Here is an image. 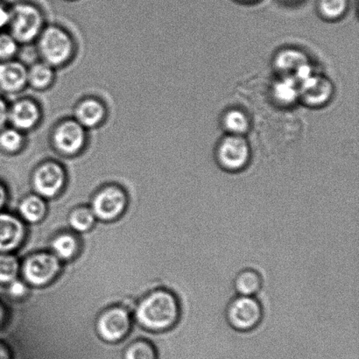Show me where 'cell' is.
Here are the masks:
<instances>
[{
  "mask_svg": "<svg viewBox=\"0 0 359 359\" xmlns=\"http://www.w3.org/2000/svg\"><path fill=\"white\" fill-rule=\"evenodd\" d=\"M182 318V304L177 294L159 288L144 298L135 311L137 322L151 332H170Z\"/></svg>",
  "mask_w": 359,
  "mask_h": 359,
  "instance_id": "obj_1",
  "label": "cell"
},
{
  "mask_svg": "<svg viewBox=\"0 0 359 359\" xmlns=\"http://www.w3.org/2000/svg\"><path fill=\"white\" fill-rule=\"evenodd\" d=\"M76 43L68 30L57 24L45 27L37 39V48L42 62L53 68H61L72 61Z\"/></svg>",
  "mask_w": 359,
  "mask_h": 359,
  "instance_id": "obj_2",
  "label": "cell"
},
{
  "mask_svg": "<svg viewBox=\"0 0 359 359\" xmlns=\"http://www.w3.org/2000/svg\"><path fill=\"white\" fill-rule=\"evenodd\" d=\"M10 6V34L19 44L36 41L45 27L46 17L40 7L28 1H18Z\"/></svg>",
  "mask_w": 359,
  "mask_h": 359,
  "instance_id": "obj_3",
  "label": "cell"
},
{
  "mask_svg": "<svg viewBox=\"0 0 359 359\" xmlns=\"http://www.w3.org/2000/svg\"><path fill=\"white\" fill-rule=\"evenodd\" d=\"M225 320L232 330L238 332H251L262 323L264 309L256 297L237 295L228 302Z\"/></svg>",
  "mask_w": 359,
  "mask_h": 359,
  "instance_id": "obj_4",
  "label": "cell"
},
{
  "mask_svg": "<svg viewBox=\"0 0 359 359\" xmlns=\"http://www.w3.org/2000/svg\"><path fill=\"white\" fill-rule=\"evenodd\" d=\"M25 283L41 287L51 283L62 270V263L54 253L38 252L28 256L20 267Z\"/></svg>",
  "mask_w": 359,
  "mask_h": 359,
  "instance_id": "obj_5",
  "label": "cell"
},
{
  "mask_svg": "<svg viewBox=\"0 0 359 359\" xmlns=\"http://www.w3.org/2000/svg\"><path fill=\"white\" fill-rule=\"evenodd\" d=\"M217 159L223 170L239 172L248 166L251 159V149L243 135H228L217 147Z\"/></svg>",
  "mask_w": 359,
  "mask_h": 359,
  "instance_id": "obj_6",
  "label": "cell"
},
{
  "mask_svg": "<svg viewBox=\"0 0 359 359\" xmlns=\"http://www.w3.org/2000/svg\"><path fill=\"white\" fill-rule=\"evenodd\" d=\"M128 198L121 187H105L96 194L91 202V210L97 219L111 222L118 219L128 208Z\"/></svg>",
  "mask_w": 359,
  "mask_h": 359,
  "instance_id": "obj_7",
  "label": "cell"
},
{
  "mask_svg": "<svg viewBox=\"0 0 359 359\" xmlns=\"http://www.w3.org/2000/svg\"><path fill=\"white\" fill-rule=\"evenodd\" d=\"M52 140L59 154L65 156H75L86 149V129L75 119L65 118L55 128Z\"/></svg>",
  "mask_w": 359,
  "mask_h": 359,
  "instance_id": "obj_8",
  "label": "cell"
},
{
  "mask_svg": "<svg viewBox=\"0 0 359 359\" xmlns=\"http://www.w3.org/2000/svg\"><path fill=\"white\" fill-rule=\"evenodd\" d=\"M32 184L36 195L42 198H55L66 184L65 168L55 161H45L34 170Z\"/></svg>",
  "mask_w": 359,
  "mask_h": 359,
  "instance_id": "obj_9",
  "label": "cell"
},
{
  "mask_svg": "<svg viewBox=\"0 0 359 359\" xmlns=\"http://www.w3.org/2000/svg\"><path fill=\"white\" fill-rule=\"evenodd\" d=\"M131 327V316L126 309L121 307L107 309L98 316L96 322L98 337L104 342L111 344L124 339Z\"/></svg>",
  "mask_w": 359,
  "mask_h": 359,
  "instance_id": "obj_10",
  "label": "cell"
},
{
  "mask_svg": "<svg viewBox=\"0 0 359 359\" xmlns=\"http://www.w3.org/2000/svg\"><path fill=\"white\" fill-rule=\"evenodd\" d=\"M42 117L40 105L32 98H22L9 107L8 121L13 128L25 133L36 128Z\"/></svg>",
  "mask_w": 359,
  "mask_h": 359,
  "instance_id": "obj_11",
  "label": "cell"
},
{
  "mask_svg": "<svg viewBox=\"0 0 359 359\" xmlns=\"http://www.w3.org/2000/svg\"><path fill=\"white\" fill-rule=\"evenodd\" d=\"M300 86V98L312 107H323L332 97L334 88L332 81L326 76L313 74Z\"/></svg>",
  "mask_w": 359,
  "mask_h": 359,
  "instance_id": "obj_12",
  "label": "cell"
},
{
  "mask_svg": "<svg viewBox=\"0 0 359 359\" xmlns=\"http://www.w3.org/2000/svg\"><path fill=\"white\" fill-rule=\"evenodd\" d=\"M107 109L104 102L96 97H87L74 108V119L86 130L95 129L107 118Z\"/></svg>",
  "mask_w": 359,
  "mask_h": 359,
  "instance_id": "obj_13",
  "label": "cell"
},
{
  "mask_svg": "<svg viewBox=\"0 0 359 359\" xmlns=\"http://www.w3.org/2000/svg\"><path fill=\"white\" fill-rule=\"evenodd\" d=\"M26 237L23 222L13 215L0 213V253H10L20 248Z\"/></svg>",
  "mask_w": 359,
  "mask_h": 359,
  "instance_id": "obj_14",
  "label": "cell"
},
{
  "mask_svg": "<svg viewBox=\"0 0 359 359\" xmlns=\"http://www.w3.org/2000/svg\"><path fill=\"white\" fill-rule=\"evenodd\" d=\"M27 86V68L15 60L0 62V89L6 93H18Z\"/></svg>",
  "mask_w": 359,
  "mask_h": 359,
  "instance_id": "obj_15",
  "label": "cell"
},
{
  "mask_svg": "<svg viewBox=\"0 0 359 359\" xmlns=\"http://www.w3.org/2000/svg\"><path fill=\"white\" fill-rule=\"evenodd\" d=\"M309 63L307 55L295 48L284 49L274 59V65L278 72L283 76H290L293 79Z\"/></svg>",
  "mask_w": 359,
  "mask_h": 359,
  "instance_id": "obj_16",
  "label": "cell"
},
{
  "mask_svg": "<svg viewBox=\"0 0 359 359\" xmlns=\"http://www.w3.org/2000/svg\"><path fill=\"white\" fill-rule=\"evenodd\" d=\"M263 287L262 274L255 269L246 267L236 274L233 288L237 295L256 297Z\"/></svg>",
  "mask_w": 359,
  "mask_h": 359,
  "instance_id": "obj_17",
  "label": "cell"
},
{
  "mask_svg": "<svg viewBox=\"0 0 359 359\" xmlns=\"http://www.w3.org/2000/svg\"><path fill=\"white\" fill-rule=\"evenodd\" d=\"M55 79V68L44 62H35L27 69V86L34 90L48 89Z\"/></svg>",
  "mask_w": 359,
  "mask_h": 359,
  "instance_id": "obj_18",
  "label": "cell"
},
{
  "mask_svg": "<svg viewBox=\"0 0 359 359\" xmlns=\"http://www.w3.org/2000/svg\"><path fill=\"white\" fill-rule=\"evenodd\" d=\"M20 214L22 219L30 224H37L47 214V204L40 196L30 195L21 201Z\"/></svg>",
  "mask_w": 359,
  "mask_h": 359,
  "instance_id": "obj_19",
  "label": "cell"
},
{
  "mask_svg": "<svg viewBox=\"0 0 359 359\" xmlns=\"http://www.w3.org/2000/svg\"><path fill=\"white\" fill-rule=\"evenodd\" d=\"M79 248V241L76 236L67 232L56 236L51 242L53 253L61 262H69L75 258Z\"/></svg>",
  "mask_w": 359,
  "mask_h": 359,
  "instance_id": "obj_20",
  "label": "cell"
},
{
  "mask_svg": "<svg viewBox=\"0 0 359 359\" xmlns=\"http://www.w3.org/2000/svg\"><path fill=\"white\" fill-rule=\"evenodd\" d=\"M273 94V97L280 104H292L300 98V86L293 77L281 76V79L274 83Z\"/></svg>",
  "mask_w": 359,
  "mask_h": 359,
  "instance_id": "obj_21",
  "label": "cell"
},
{
  "mask_svg": "<svg viewBox=\"0 0 359 359\" xmlns=\"http://www.w3.org/2000/svg\"><path fill=\"white\" fill-rule=\"evenodd\" d=\"M223 125L229 135L244 136L249 131L251 122L245 111L232 109L224 114Z\"/></svg>",
  "mask_w": 359,
  "mask_h": 359,
  "instance_id": "obj_22",
  "label": "cell"
},
{
  "mask_svg": "<svg viewBox=\"0 0 359 359\" xmlns=\"http://www.w3.org/2000/svg\"><path fill=\"white\" fill-rule=\"evenodd\" d=\"M96 220L97 218L93 210L88 207L76 208L72 211L69 217V226L79 233L90 231L96 223Z\"/></svg>",
  "mask_w": 359,
  "mask_h": 359,
  "instance_id": "obj_23",
  "label": "cell"
},
{
  "mask_svg": "<svg viewBox=\"0 0 359 359\" xmlns=\"http://www.w3.org/2000/svg\"><path fill=\"white\" fill-rule=\"evenodd\" d=\"M349 5V0H318L316 7L325 19L337 20L346 15Z\"/></svg>",
  "mask_w": 359,
  "mask_h": 359,
  "instance_id": "obj_24",
  "label": "cell"
},
{
  "mask_svg": "<svg viewBox=\"0 0 359 359\" xmlns=\"http://www.w3.org/2000/svg\"><path fill=\"white\" fill-rule=\"evenodd\" d=\"M24 133L13 128L0 131V147L8 154H15L22 149L25 143Z\"/></svg>",
  "mask_w": 359,
  "mask_h": 359,
  "instance_id": "obj_25",
  "label": "cell"
},
{
  "mask_svg": "<svg viewBox=\"0 0 359 359\" xmlns=\"http://www.w3.org/2000/svg\"><path fill=\"white\" fill-rule=\"evenodd\" d=\"M20 271V262L15 256L0 253V283L9 284L18 279Z\"/></svg>",
  "mask_w": 359,
  "mask_h": 359,
  "instance_id": "obj_26",
  "label": "cell"
},
{
  "mask_svg": "<svg viewBox=\"0 0 359 359\" xmlns=\"http://www.w3.org/2000/svg\"><path fill=\"white\" fill-rule=\"evenodd\" d=\"M124 359H157V353L152 344L145 340L137 341L126 350Z\"/></svg>",
  "mask_w": 359,
  "mask_h": 359,
  "instance_id": "obj_27",
  "label": "cell"
},
{
  "mask_svg": "<svg viewBox=\"0 0 359 359\" xmlns=\"http://www.w3.org/2000/svg\"><path fill=\"white\" fill-rule=\"evenodd\" d=\"M19 46L10 34H0V61L13 60L19 52Z\"/></svg>",
  "mask_w": 359,
  "mask_h": 359,
  "instance_id": "obj_28",
  "label": "cell"
},
{
  "mask_svg": "<svg viewBox=\"0 0 359 359\" xmlns=\"http://www.w3.org/2000/svg\"><path fill=\"white\" fill-rule=\"evenodd\" d=\"M8 293L11 297L15 299L26 297L28 293L27 285L23 280L19 279L14 280L12 283H9Z\"/></svg>",
  "mask_w": 359,
  "mask_h": 359,
  "instance_id": "obj_29",
  "label": "cell"
},
{
  "mask_svg": "<svg viewBox=\"0 0 359 359\" xmlns=\"http://www.w3.org/2000/svg\"><path fill=\"white\" fill-rule=\"evenodd\" d=\"M11 20V6L0 2V29L9 26Z\"/></svg>",
  "mask_w": 359,
  "mask_h": 359,
  "instance_id": "obj_30",
  "label": "cell"
},
{
  "mask_svg": "<svg viewBox=\"0 0 359 359\" xmlns=\"http://www.w3.org/2000/svg\"><path fill=\"white\" fill-rule=\"evenodd\" d=\"M9 107L6 102L0 97V131L5 128L6 123L8 122Z\"/></svg>",
  "mask_w": 359,
  "mask_h": 359,
  "instance_id": "obj_31",
  "label": "cell"
},
{
  "mask_svg": "<svg viewBox=\"0 0 359 359\" xmlns=\"http://www.w3.org/2000/svg\"><path fill=\"white\" fill-rule=\"evenodd\" d=\"M0 359H12L8 348L3 344H0Z\"/></svg>",
  "mask_w": 359,
  "mask_h": 359,
  "instance_id": "obj_32",
  "label": "cell"
},
{
  "mask_svg": "<svg viewBox=\"0 0 359 359\" xmlns=\"http://www.w3.org/2000/svg\"><path fill=\"white\" fill-rule=\"evenodd\" d=\"M7 200V191L1 183H0V209L5 205Z\"/></svg>",
  "mask_w": 359,
  "mask_h": 359,
  "instance_id": "obj_33",
  "label": "cell"
},
{
  "mask_svg": "<svg viewBox=\"0 0 359 359\" xmlns=\"http://www.w3.org/2000/svg\"><path fill=\"white\" fill-rule=\"evenodd\" d=\"M6 318V309L3 307L1 304H0V325H1V323L5 321Z\"/></svg>",
  "mask_w": 359,
  "mask_h": 359,
  "instance_id": "obj_34",
  "label": "cell"
},
{
  "mask_svg": "<svg viewBox=\"0 0 359 359\" xmlns=\"http://www.w3.org/2000/svg\"><path fill=\"white\" fill-rule=\"evenodd\" d=\"M238 1L245 4H251L259 1V0H238Z\"/></svg>",
  "mask_w": 359,
  "mask_h": 359,
  "instance_id": "obj_35",
  "label": "cell"
},
{
  "mask_svg": "<svg viewBox=\"0 0 359 359\" xmlns=\"http://www.w3.org/2000/svg\"><path fill=\"white\" fill-rule=\"evenodd\" d=\"M287 1H294V0H287Z\"/></svg>",
  "mask_w": 359,
  "mask_h": 359,
  "instance_id": "obj_36",
  "label": "cell"
}]
</instances>
